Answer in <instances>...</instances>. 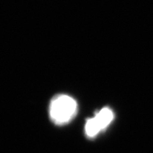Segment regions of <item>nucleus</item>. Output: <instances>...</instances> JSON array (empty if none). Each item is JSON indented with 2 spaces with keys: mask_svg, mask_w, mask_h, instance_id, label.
I'll return each instance as SVG.
<instances>
[{
  "mask_svg": "<svg viewBox=\"0 0 153 153\" xmlns=\"http://www.w3.org/2000/svg\"><path fill=\"white\" fill-rule=\"evenodd\" d=\"M76 110L77 104L73 98L68 95H57L52 99L50 104V117L55 124L62 125L74 118Z\"/></svg>",
  "mask_w": 153,
  "mask_h": 153,
  "instance_id": "nucleus-1",
  "label": "nucleus"
},
{
  "mask_svg": "<svg viewBox=\"0 0 153 153\" xmlns=\"http://www.w3.org/2000/svg\"><path fill=\"white\" fill-rule=\"evenodd\" d=\"M99 131L104 130L114 119V113L110 108H104L99 111L94 117L91 118Z\"/></svg>",
  "mask_w": 153,
  "mask_h": 153,
  "instance_id": "nucleus-2",
  "label": "nucleus"
}]
</instances>
